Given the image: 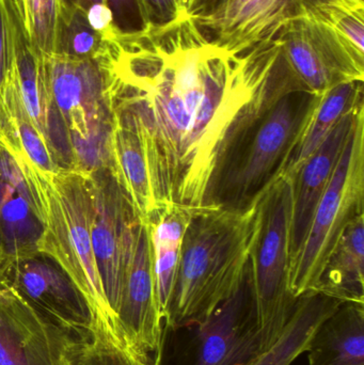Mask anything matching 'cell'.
Segmentation results:
<instances>
[{"label": "cell", "mask_w": 364, "mask_h": 365, "mask_svg": "<svg viewBox=\"0 0 364 365\" xmlns=\"http://www.w3.org/2000/svg\"><path fill=\"white\" fill-rule=\"evenodd\" d=\"M295 90L277 38L236 55L188 14L119 34L111 61L113 117L138 137L154 210L218 206L254 125Z\"/></svg>", "instance_id": "6da1fadb"}, {"label": "cell", "mask_w": 364, "mask_h": 365, "mask_svg": "<svg viewBox=\"0 0 364 365\" xmlns=\"http://www.w3.org/2000/svg\"><path fill=\"white\" fill-rule=\"evenodd\" d=\"M256 222V202L246 210L216 206L192 216L182 242L166 327L204 323L239 289L249 265Z\"/></svg>", "instance_id": "7a4b0ae2"}, {"label": "cell", "mask_w": 364, "mask_h": 365, "mask_svg": "<svg viewBox=\"0 0 364 365\" xmlns=\"http://www.w3.org/2000/svg\"><path fill=\"white\" fill-rule=\"evenodd\" d=\"M29 168L42 199L46 223L41 252L55 257L87 297L95 317L118 329L92 248L94 207L89 175L73 170L51 175L30 160Z\"/></svg>", "instance_id": "3957f363"}, {"label": "cell", "mask_w": 364, "mask_h": 365, "mask_svg": "<svg viewBox=\"0 0 364 365\" xmlns=\"http://www.w3.org/2000/svg\"><path fill=\"white\" fill-rule=\"evenodd\" d=\"M113 58L105 62L61 55L43 58L49 98L66 128L74 171L90 173L111 166Z\"/></svg>", "instance_id": "277c9868"}, {"label": "cell", "mask_w": 364, "mask_h": 365, "mask_svg": "<svg viewBox=\"0 0 364 365\" xmlns=\"http://www.w3.org/2000/svg\"><path fill=\"white\" fill-rule=\"evenodd\" d=\"M318 94L295 90L282 96L254 125L224 178L217 205L246 210L284 175L309 126Z\"/></svg>", "instance_id": "5b68a950"}, {"label": "cell", "mask_w": 364, "mask_h": 365, "mask_svg": "<svg viewBox=\"0 0 364 365\" xmlns=\"http://www.w3.org/2000/svg\"><path fill=\"white\" fill-rule=\"evenodd\" d=\"M292 185L286 175L269 185L256 201V222L250 269L256 322L263 349L288 324L296 300L291 293L290 232Z\"/></svg>", "instance_id": "8992f818"}, {"label": "cell", "mask_w": 364, "mask_h": 365, "mask_svg": "<svg viewBox=\"0 0 364 365\" xmlns=\"http://www.w3.org/2000/svg\"><path fill=\"white\" fill-rule=\"evenodd\" d=\"M364 215V105L357 111L348 143L314 212L309 234L291 269L295 299L318 287L325 265L340 238Z\"/></svg>", "instance_id": "52a82bcc"}, {"label": "cell", "mask_w": 364, "mask_h": 365, "mask_svg": "<svg viewBox=\"0 0 364 365\" xmlns=\"http://www.w3.org/2000/svg\"><path fill=\"white\" fill-rule=\"evenodd\" d=\"M263 349L256 322L251 269L236 292L200 325H164L154 354L158 365H246Z\"/></svg>", "instance_id": "ba28073f"}, {"label": "cell", "mask_w": 364, "mask_h": 365, "mask_svg": "<svg viewBox=\"0 0 364 365\" xmlns=\"http://www.w3.org/2000/svg\"><path fill=\"white\" fill-rule=\"evenodd\" d=\"M87 175L93 197L91 238L94 259L107 304L115 315L136 250L141 219L113 167Z\"/></svg>", "instance_id": "9c48e42d"}, {"label": "cell", "mask_w": 364, "mask_h": 365, "mask_svg": "<svg viewBox=\"0 0 364 365\" xmlns=\"http://www.w3.org/2000/svg\"><path fill=\"white\" fill-rule=\"evenodd\" d=\"M277 38L288 70L312 93L321 96L338 83L364 81V56L309 11L303 9L291 19Z\"/></svg>", "instance_id": "30bf717a"}, {"label": "cell", "mask_w": 364, "mask_h": 365, "mask_svg": "<svg viewBox=\"0 0 364 365\" xmlns=\"http://www.w3.org/2000/svg\"><path fill=\"white\" fill-rule=\"evenodd\" d=\"M44 208L29 160L0 133V281L16 262L41 252Z\"/></svg>", "instance_id": "8fae6325"}, {"label": "cell", "mask_w": 364, "mask_h": 365, "mask_svg": "<svg viewBox=\"0 0 364 365\" xmlns=\"http://www.w3.org/2000/svg\"><path fill=\"white\" fill-rule=\"evenodd\" d=\"M90 338L47 319L14 292L0 291V365H80Z\"/></svg>", "instance_id": "7c38bea8"}, {"label": "cell", "mask_w": 364, "mask_h": 365, "mask_svg": "<svg viewBox=\"0 0 364 365\" xmlns=\"http://www.w3.org/2000/svg\"><path fill=\"white\" fill-rule=\"evenodd\" d=\"M14 292L31 308L62 327L91 336L96 317L87 297L60 265L45 252L16 262L0 281V291Z\"/></svg>", "instance_id": "4fadbf2b"}, {"label": "cell", "mask_w": 364, "mask_h": 365, "mask_svg": "<svg viewBox=\"0 0 364 365\" xmlns=\"http://www.w3.org/2000/svg\"><path fill=\"white\" fill-rule=\"evenodd\" d=\"M2 6L8 28L11 71L16 79L26 110L48 145L58 168L74 170L70 141L51 105L43 60L36 53L28 29L24 0H2Z\"/></svg>", "instance_id": "5bb4252c"}, {"label": "cell", "mask_w": 364, "mask_h": 365, "mask_svg": "<svg viewBox=\"0 0 364 365\" xmlns=\"http://www.w3.org/2000/svg\"><path fill=\"white\" fill-rule=\"evenodd\" d=\"M117 328L141 351L153 356L162 340L164 319L156 296L153 253L147 221L141 220L136 250L115 311Z\"/></svg>", "instance_id": "9a60e30c"}, {"label": "cell", "mask_w": 364, "mask_h": 365, "mask_svg": "<svg viewBox=\"0 0 364 365\" xmlns=\"http://www.w3.org/2000/svg\"><path fill=\"white\" fill-rule=\"evenodd\" d=\"M346 113L331 130L324 143L296 168L286 173L292 185V217H291V269L298 259L309 234L316 207L331 184L348 143L357 111Z\"/></svg>", "instance_id": "2e32d148"}, {"label": "cell", "mask_w": 364, "mask_h": 365, "mask_svg": "<svg viewBox=\"0 0 364 365\" xmlns=\"http://www.w3.org/2000/svg\"><path fill=\"white\" fill-rule=\"evenodd\" d=\"M301 12V0H224L213 12L194 19L201 29L213 34L215 42L241 55L275 40Z\"/></svg>", "instance_id": "e0dca14e"}, {"label": "cell", "mask_w": 364, "mask_h": 365, "mask_svg": "<svg viewBox=\"0 0 364 365\" xmlns=\"http://www.w3.org/2000/svg\"><path fill=\"white\" fill-rule=\"evenodd\" d=\"M194 214L183 206L167 204L156 207L145 220L151 236L156 296L164 322L175 289L182 242Z\"/></svg>", "instance_id": "ac0fdd59"}, {"label": "cell", "mask_w": 364, "mask_h": 365, "mask_svg": "<svg viewBox=\"0 0 364 365\" xmlns=\"http://www.w3.org/2000/svg\"><path fill=\"white\" fill-rule=\"evenodd\" d=\"M308 365H364V304L341 302L308 347Z\"/></svg>", "instance_id": "d6986e66"}, {"label": "cell", "mask_w": 364, "mask_h": 365, "mask_svg": "<svg viewBox=\"0 0 364 365\" xmlns=\"http://www.w3.org/2000/svg\"><path fill=\"white\" fill-rule=\"evenodd\" d=\"M341 302L320 291H309L299 296L277 340L246 365H292L307 353L321 324Z\"/></svg>", "instance_id": "ffe728a7"}, {"label": "cell", "mask_w": 364, "mask_h": 365, "mask_svg": "<svg viewBox=\"0 0 364 365\" xmlns=\"http://www.w3.org/2000/svg\"><path fill=\"white\" fill-rule=\"evenodd\" d=\"M314 291L342 302L364 304V215L340 238Z\"/></svg>", "instance_id": "44dd1931"}, {"label": "cell", "mask_w": 364, "mask_h": 365, "mask_svg": "<svg viewBox=\"0 0 364 365\" xmlns=\"http://www.w3.org/2000/svg\"><path fill=\"white\" fill-rule=\"evenodd\" d=\"M0 133L14 149L21 150L43 173L60 171L42 135L30 119L12 71L0 92Z\"/></svg>", "instance_id": "7402d4cb"}, {"label": "cell", "mask_w": 364, "mask_h": 365, "mask_svg": "<svg viewBox=\"0 0 364 365\" xmlns=\"http://www.w3.org/2000/svg\"><path fill=\"white\" fill-rule=\"evenodd\" d=\"M111 167L130 195L141 220L154 210L145 155L134 130L113 117L110 139Z\"/></svg>", "instance_id": "603a6c76"}, {"label": "cell", "mask_w": 364, "mask_h": 365, "mask_svg": "<svg viewBox=\"0 0 364 365\" xmlns=\"http://www.w3.org/2000/svg\"><path fill=\"white\" fill-rule=\"evenodd\" d=\"M363 103V81L338 83L321 94L309 126L284 175L309 158L346 113Z\"/></svg>", "instance_id": "cb8c5ba5"}, {"label": "cell", "mask_w": 364, "mask_h": 365, "mask_svg": "<svg viewBox=\"0 0 364 365\" xmlns=\"http://www.w3.org/2000/svg\"><path fill=\"white\" fill-rule=\"evenodd\" d=\"M80 365H158L155 356L135 347L121 331L96 317L95 329L85 343Z\"/></svg>", "instance_id": "d4e9b609"}, {"label": "cell", "mask_w": 364, "mask_h": 365, "mask_svg": "<svg viewBox=\"0 0 364 365\" xmlns=\"http://www.w3.org/2000/svg\"><path fill=\"white\" fill-rule=\"evenodd\" d=\"M115 42H107L96 34L88 24L85 12L78 9L68 23L60 21L53 55L77 60L109 61L115 51Z\"/></svg>", "instance_id": "484cf974"}, {"label": "cell", "mask_w": 364, "mask_h": 365, "mask_svg": "<svg viewBox=\"0 0 364 365\" xmlns=\"http://www.w3.org/2000/svg\"><path fill=\"white\" fill-rule=\"evenodd\" d=\"M26 21L40 59L53 55L60 26L57 0H24Z\"/></svg>", "instance_id": "4316f807"}, {"label": "cell", "mask_w": 364, "mask_h": 365, "mask_svg": "<svg viewBox=\"0 0 364 365\" xmlns=\"http://www.w3.org/2000/svg\"><path fill=\"white\" fill-rule=\"evenodd\" d=\"M303 9L326 21L348 46L364 56V10L312 6Z\"/></svg>", "instance_id": "83f0119b"}, {"label": "cell", "mask_w": 364, "mask_h": 365, "mask_svg": "<svg viewBox=\"0 0 364 365\" xmlns=\"http://www.w3.org/2000/svg\"><path fill=\"white\" fill-rule=\"evenodd\" d=\"M121 36L138 34L149 27L141 0H105Z\"/></svg>", "instance_id": "f1b7e54d"}, {"label": "cell", "mask_w": 364, "mask_h": 365, "mask_svg": "<svg viewBox=\"0 0 364 365\" xmlns=\"http://www.w3.org/2000/svg\"><path fill=\"white\" fill-rule=\"evenodd\" d=\"M149 25H160L183 14L185 0H141Z\"/></svg>", "instance_id": "f546056e"}, {"label": "cell", "mask_w": 364, "mask_h": 365, "mask_svg": "<svg viewBox=\"0 0 364 365\" xmlns=\"http://www.w3.org/2000/svg\"><path fill=\"white\" fill-rule=\"evenodd\" d=\"M90 27L107 42H115L119 36L113 21V13L105 2L93 4L83 11Z\"/></svg>", "instance_id": "4dcf8cb0"}, {"label": "cell", "mask_w": 364, "mask_h": 365, "mask_svg": "<svg viewBox=\"0 0 364 365\" xmlns=\"http://www.w3.org/2000/svg\"><path fill=\"white\" fill-rule=\"evenodd\" d=\"M10 45H9L8 28H6L2 0H0V86L1 87L6 83V77H8L9 72H10Z\"/></svg>", "instance_id": "1f68e13d"}, {"label": "cell", "mask_w": 364, "mask_h": 365, "mask_svg": "<svg viewBox=\"0 0 364 365\" xmlns=\"http://www.w3.org/2000/svg\"><path fill=\"white\" fill-rule=\"evenodd\" d=\"M303 6H333V8L364 10V0H301Z\"/></svg>", "instance_id": "d6a6232c"}, {"label": "cell", "mask_w": 364, "mask_h": 365, "mask_svg": "<svg viewBox=\"0 0 364 365\" xmlns=\"http://www.w3.org/2000/svg\"><path fill=\"white\" fill-rule=\"evenodd\" d=\"M224 0H196L187 14L192 19L209 14L215 11Z\"/></svg>", "instance_id": "836d02e7"}, {"label": "cell", "mask_w": 364, "mask_h": 365, "mask_svg": "<svg viewBox=\"0 0 364 365\" xmlns=\"http://www.w3.org/2000/svg\"><path fill=\"white\" fill-rule=\"evenodd\" d=\"M59 6L60 21L68 23L78 10L79 0H57Z\"/></svg>", "instance_id": "e575fe53"}, {"label": "cell", "mask_w": 364, "mask_h": 365, "mask_svg": "<svg viewBox=\"0 0 364 365\" xmlns=\"http://www.w3.org/2000/svg\"><path fill=\"white\" fill-rule=\"evenodd\" d=\"M100 2H105V0H79L78 9L85 11L91 4H100Z\"/></svg>", "instance_id": "d590c367"}, {"label": "cell", "mask_w": 364, "mask_h": 365, "mask_svg": "<svg viewBox=\"0 0 364 365\" xmlns=\"http://www.w3.org/2000/svg\"><path fill=\"white\" fill-rule=\"evenodd\" d=\"M194 1H196V0H185V10H186V13H187L188 11L190 10V8H192V4H194Z\"/></svg>", "instance_id": "8d00e7d4"}, {"label": "cell", "mask_w": 364, "mask_h": 365, "mask_svg": "<svg viewBox=\"0 0 364 365\" xmlns=\"http://www.w3.org/2000/svg\"><path fill=\"white\" fill-rule=\"evenodd\" d=\"M0 92H1V86H0Z\"/></svg>", "instance_id": "74e56055"}]
</instances>
